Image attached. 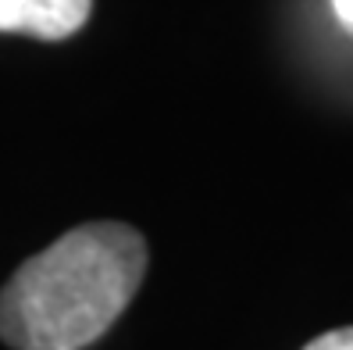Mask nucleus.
Instances as JSON below:
<instances>
[{"label":"nucleus","mask_w":353,"mask_h":350,"mask_svg":"<svg viewBox=\"0 0 353 350\" xmlns=\"http://www.w3.org/2000/svg\"><path fill=\"white\" fill-rule=\"evenodd\" d=\"M143 275L147 240L132 225H79L0 290V340L14 350H82L121 318Z\"/></svg>","instance_id":"f257e3e1"},{"label":"nucleus","mask_w":353,"mask_h":350,"mask_svg":"<svg viewBox=\"0 0 353 350\" xmlns=\"http://www.w3.org/2000/svg\"><path fill=\"white\" fill-rule=\"evenodd\" d=\"M93 0H0V32L65 39L86 26Z\"/></svg>","instance_id":"f03ea898"},{"label":"nucleus","mask_w":353,"mask_h":350,"mask_svg":"<svg viewBox=\"0 0 353 350\" xmlns=\"http://www.w3.org/2000/svg\"><path fill=\"white\" fill-rule=\"evenodd\" d=\"M303 350H353V325L346 329H332V333L310 340Z\"/></svg>","instance_id":"7ed1b4c3"},{"label":"nucleus","mask_w":353,"mask_h":350,"mask_svg":"<svg viewBox=\"0 0 353 350\" xmlns=\"http://www.w3.org/2000/svg\"><path fill=\"white\" fill-rule=\"evenodd\" d=\"M332 8H336V14H339V22L353 32V0H332Z\"/></svg>","instance_id":"20e7f679"}]
</instances>
